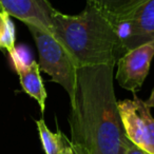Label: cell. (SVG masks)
<instances>
[{
	"label": "cell",
	"mask_w": 154,
	"mask_h": 154,
	"mask_svg": "<svg viewBox=\"0 0 154 154\" xmlns=\"http://www.w3.org/2000/svg\"><path fill=\"white\" fill-rule=\"evenodd\" d=\"M114 64L76 70L70 99V141L90 154H126L130 140L122 126L113 84Z\"/></svg>",
	"instance_id": "cell-1"
},
{
	"label": "cell",
	"mask_w": 154,
	"mask_h": 154,
	"mask_svg": "<svg viewBox=\"0 0 154 154\" xmlns=\"http://www.w3.org/2000/svg\"><path fill=\"white\" fill-rule=\"evenodd\" d=\"M52 23V34L70 54L76 68L115 66L122 56L116 28L89 3L77 15H66L56 10Z\"/></svg>",
	"instance_id": "cell-2"
},
{
	"label": "cell",
	"mask_w": 154,
	"mask_h": 154,
	"mask_svg": "<svg viewBox=\"0 0 154 154\" xmlns=\"http://www.w3.org/2000/svg\"><path fill=\"white\" fill-rule=\"evenodd\" d=\"M36 43L39 54V69L51 76V80L64 89L69 98L74 96L76 66L63 45L51 33L33 26H26Z\"/></svg>",
	"instance_id": "cell-3"
},
{
	"label": "cell",
	"mask_w": 154,
	"mask_h": 154,
	"mask_svg": "<svg viewBox=\"0 0 154 154\" xmlns=\"http://www.w3.org/2000/svg\"><path fill=\"white\" fill-rule=\"evenodd\" d=\"M117 106L129 140L143 151L154 154V118L150 108L135 94L133 99L117 101Z\"/></svg>",
	"instance_id": "cell-4"
},
{
	"label": "cell",
	"mask_w": 154,
	"mask_h": 154,
	"mask_svg": "<svg viewBox=\"0 0 154 154\" xmlns=\"http://www.w3.org/2000/svg\"><path fill=\"white\" fill-rule=\"evenodd\" d=\"M115 28L119 36L122 56L135 48L154 43V0L146 1Z\"/></svg>",
	"instance_id": "cell-5"
},
{
	"label": "cell",
	"mask_w": 154,
	"mask_h": 154,
	"mask_svg": "<svg viewBox=\"0 0 154 154\" xmlns=\"http://www.w3.org/2000/svg\"><path fill=\"white\" fill-rule=\"evenodd\" d=\"M153 56L154 43L140 45L120 56L115 75L118 85L135 94L147 78Z\"/></svg>",
	"instance_id": "cell-6"
},
{
	"label": "cell",
	"mask_w": 154,
	"mask_h": 154,
	"mask_svg": "<svg viewBox=\"0 0 154 154\" xmlns=\"http://www.w3.org/2000/svg\"><path fill=\"white\" fill-rule=\"evenodd\" d=\"M0 11L52 34V20L56 10L49 0H0Z\"/></svg>",
	"instance_id": "cell-7"
},
{
	"label": "cell",
	"mask_w": 154,
	"mask_h": 154,
	"mask_svg": "<svg viewBox=\"0 0 154 154\" xmlns=\"http://www.w3.org/2000/svg\"><path fill=\"white\" fill-rule=\"evenodd\" d=\"M87 3L98 9L116 26L127 20L148 0H86Z\"/></svg>",
	"instance_id": "cell-8"
},
{
	"label": "cell",
	"mask_w": 154,
	"mask_h": 154,
	"mask_svg": "<svg viewBox=\"0 0 154 154\" xmlns=\"http://www.w3.org/2000/svg\"><path fill=\"white\" fill-rule=\"evenodd\" d=\"M17 74L19 75V82L22 90L38 103L41 113H43L45 110L48 94L41 78L39 64L37 61L33 60L26 69L19 71Z\"/></svg>",
	"instance_id": "cell-9"
},
{
	"label": "cell",
	"mask_w": 154,
	"mask_h": 154,
	"mask_svg": "<svg viewBox=\"0 0 154 154\" xmlns=\"http://www.w3.org/2000/svg\"><path fill=\"white\" fill-rule=\"evenodd\" d=\"M37 130L40 137L41 145L45 154H66L68 143L70 139L66 136L64 133L58 130L53 133L49 128L45 120L41 118L36 120Z\"/></svg>",
	"instance_id": "cell-10"
},
{
	"label": "cell",
	"mask_w": 154,
	"mask_h": 154,
	"mask_svg": "<svg viewBox=\"0 0 154 154\" xmlns=\"http://www.w3.org/2000/svg\"><path fill=\"white\" fill-rule=\"evenodd\" d=\"M16 31L11 16L5 11H0V51L10 53L15 50Z\"/></svg>",
	"instance_id": "cell-11"
},
{
	"label": "cell",
	"mask_w": 154,
	"mask_h": 154,
	"mask_svg": "<svg viewBox=\"0 0 154 154\" xmlns=\"http://www.w3.org/2000/svg\"><path fill=\"white\" fill-rule=\"evenodd\" d=\"M10 57H11L14 69H15V71L17 73L19 71L26 69L33 61L31 59L30 52L28 51L26 48L22 47V45L21 47L15 48V50L12 53H10Z\"/></svg>",
	"instance_id": "cell-12"
},
{
	"label": "cell",
	"mask_w": 154,
	"mask_h": 154,
	"mask_svg": "<svg viewBox=\"0 0 154 154\" xmlns=\"http://www.w3.org/2000/svg\"><path fill=\"white\" fill-rule=\"evenodd\" d=\"M66 154H90V153L85 148L80 147V146L73 145L71 141H69Z\"/></svg>",
	"instance_id": "cell-13"
},
{
	"label": "cell",
	"mask_w": 154,
	"mask_h": 154,
	"mask_svg": "<svg viewBox=\"0 0 154 154\" xmlns=\"http://www.w3.org/2000/svg\"><path fill=\"white\" fill-rule=\"evenodd\" d=\"M126 154H150V153L143 151V149L138 148L137 146L133 145L130 141V143H129V146H128V149H127V151H126Z\"/></svg>",
	"instance_id": "cell-14"
},
{
	"label": "cell",
	"mask_w": 154,
	"mask_h": 154,
	"mask_svg": "<svg viewBox=\"0 0 154 154\" xmlns=\"http://www.w3.org/2000/svg\"><path fill=\"white\" fill-rule=\"evenodd\" d=\"M146 103V105L148 106V107L151 109V108H153L154 107V89L152 90V92H151V95H150V97L147 99V100L145 101Z\"/></svg>",
	"instance_id": "cell-15"
}]
</instances>
